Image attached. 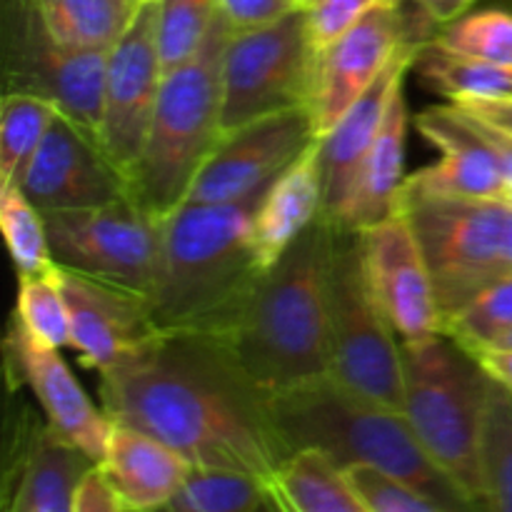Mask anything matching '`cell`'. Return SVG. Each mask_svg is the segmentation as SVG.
<instances>
[{
	"label": "cell",
	"mask_w": 512,
	"mask_h": 512,
	"mask_svg": "<svg viewBox=\"0 0 512 512\" xmlns=\"http://www.w3.org/2000/svg\"><path fill=\"white\" fill-rule=\"evenodd\" d=\"M480 473L488 510L512 512V393L493 380L480 428Z\"/></svg>",
	"instance_id": "cell-30"
},
{
	"label": "cell",
	"mask_w": 512,
	"mask_h": 512,
	"mask_svg": "<svg viewBox=\"0 0 512 512\" xmlns=\"http://www.w3.org/2000/svg\"><path fill=\"white\" fill-rule=\"evenodd\" d=\"M20 190L40 213H60L128 198L133 183L105 153L98 135L58 113L25 168Z\"/></svg>",
	"instance_id": "cell-14"
},
{
	"label": "cell",
	"mask_w": 512,
	"mask_h": 512,
	"mask_svg": "<svg viewBox=\"0 0 512 512\" xmlns=\"http://www.w3.org/2000/svg\"><path fill=\"white\" fill-rule=\"evenodd\" d=\"M318 140L313 110L293 108L265 115L223 135L185 203H230L268 188L310 143Z\"/></svg>",
	"instance_id": "cell-13"
},
{
	"label": "cell",
	"mask_w": 512,
	"mask_h": 512,
	"mask_svg": "<svg viewBox=\"0 0 512 512\" xmlns=\"http://www.w3.org/2000/svg\"><path fill=\"white\" fill-rule=\"evenodd\" d=\"M5 350H8L10 375L35 395L45 420L63 438H68L95 463H100L108 450L115 423L105 410L95 408L68 365L58 358V350L35 340L15 315Z\"/></svg>",
	"instance_id": "cell-18"
},
{
	"label": "cell",
	"mask_w": 512,
	"mask_h": 512,
	"mask_svg": "<svg viewBox=\"0 0 512 512\" xmlns=\"http://www.w3.org/2000/svg\"><path fill=\"white\" fill-rule=\"evenodd\" d=\"M100 465L125 510H165L193 470V463L168 443L120 423L113 425Z\"/></svg>",
	"instance_id": "cell-23"
},
{
	"label": "cell",
	"mask_w": 512,
	"mask_h": 512,
	"mask_svg": "<svg viewBox=\"0 0 512 512\" xmlns=\"http://www.w3.org/2000/svg\"><path fill=\"white\" fill-rule=\"evenodd\" d=\"M268 408L290 453L318 448L343 470L358 463L378 465L408 480L440 512L475 510L425 453L405 413L355 393L333 373L270 395Z\"/></svg>",
	"instance_id": "cell-4"
},
{
	"label": "cell",
	"mask_w": 512,
	"mask_h": 512,
	"mask_svg": "<svg viewBox=\"0 0 512 512\" xmlns=\"http://www.w3.org/2000/svg\"><path fill=\"white\" fill-rule=\"evenodd\" d=\"M405 43V20L398 0H378L353 28L320 48L310 105L318 135L328 133L343 118Z\"/></svg>",
	"instance_id": "cell-16"
},
{
	"label": "cell",
	"mask_w": 512,
	"mask_h": 512,
	"mask_svg": "<svg viewBox=\"0 0 512 512\" xmlns=\"http://www.w3.org/2000/svg\"><path fill=\"white\" fill-rule=\"evenodd\" d=\"M450 105H453V103H450ZM460 113H463L465 118L470 120V125H473V128H475V133H478L480 138H483L485 143L490 145V150H493V153L498 155V160H500V165H503L505 175H508L510 190H512V135L503 133V130H498V128H493V125L483 123V120L473 118V115H468V113H465V110H460Z\"/></svg>",
	"instance_id": "cell-40"
},
{
	"label": "cell",
	"mask_w": 512,
	"mask_h": 512,
	"mask_svg": "<svg viewBox=\"0 0 512 512\" xmlns=\"http://www.w3.org/2000/svg\"><path fill=\"white\" fill-rule=\"evenodd\" d=\"M133 3H135V5H140V3H148V0H133Z\"/></svg>",
	"instance_id": "cell-43"
},
{
	"label": "cell",
	"mask_w": 512,
	"mask_h": 512,
	"mask_svg": "<svg viewBox=\"0 0 512 512\" xmlns=\"http://www.w3.org/2000/svg\"><path fill=\"white\" fill-rule=\"evenodd\" d=\"M435 40L458 55L512 65V15L503 10L460 15Z\"/></svg>",
	"instance_id": "cell-35"
},
{
	"label": "cell",
	"mask_w": 512,
	"mask_h": 512,
	"mask_svg": "<svg viewBox=\"0 0 512 512\" xmlns=\"http://www.w3.org/2000/svg\"><path fill=\"white\" fill-rule=\"evenodd\" d=\"M512 330V275L480 290L443 323V333L470 353L493 348Z\"/></svg>",
	"instance_id": "cell-33"
},
{
	"label": "cell",
	"mask_w": 512,
	"mask_h": 512,
	"mask_svg": "<svg viewBox=\"0 0 512 512\" xmlns=\"http://www.w3.org/2000/svg\"><path fill=\"white\" fill-rule=\"evenodd\" d=\"M410 110L405 88L400 85L390 100L388 115L383 120L373 148L365 155L358 170L348 200L338 218L333 220L335 228L363 230L380 225L383 220L400 213V193L405 185V143H408Z\"/></svg>",
	"instance_id": "cell-22"
},
{
	"label": "cell",
	"mask_w": 512,
	"mask_h": 512,
	"mask_svg": "<svg viewBox=\"0 0 512 512\" xmlns=\"http://www.w3.org/2000/svg\"><path fill=\"white\" fill-rule=\"evenodd\" d=\"M165 510L173 512H255L278 510L268 480L238 468L193 465Z\"/></svg>",
	"instance_id": "cell-27"
},
{
	"label": "cell",
	"mask_w": 512,
	"mask_h": 512,
	"mask_svg": "<svg viewBox=\"0 0 512 512\" xmlns=\"http://www.w3.org/2000/svg\"><path fill=\"white\" fill-rule=\"evenodd\" d=\"M60 110L35 93H3L0 108V183L20 185L25 168Z\"/></svg>",
	"instance_id": "cell-29"
},
{
	"label": "cell",
	"mask_w": 512,
	"mask_h": 512,
	"mask_svg": "<svg viewBox=\"0 0 512 512\" xmlns=\"http://www.w3.org/2000/svg\"><path fill=\"white\" fill-rule=\"evenodd\" d=\"M73 348L83 363L108 373L160 333L150 300L133 290L60 268Z\"/></svg>",
	"instance_id": "cell-17"
},
{
	"label": "cell",
	"mask_w": 512,
	"mask_h": 512,
	"mask_svg": "<svg viewBox=\"0 0 512 512\" xmlns=\"http://www.w3.org/2000/svg\"><path fill=\"white\" fill-rule=\"evenodd\" d=\"M420 133L443 158L418 173L408 175L403 198H505L510 180L498 155L475 133L470 120L455 105L430 108L415 118Z\"/></svg>",
	"instance_id": "cell-20"
},
{
	"label": "cell",
	"mask_w": 512,
	"mask_h": 512,
	"mask_svg": "<svg viewBox=\"0 0 512 512\" xmlns=\"http://www.w3.org/2000/svg\"><path fill=\"white\" fill-rule=\"evenodd\" d=\"M330 320H333V375L355 393L403 413V343L370 288L363 240L335 228L330 263Z\"/></svg>",
	"instance_id": "cell-9"
},
{
	"label": "cell",
	"mask_w": 512,
	"mask_h": 512,
	"mask_svg": "<svg viewBox=\"0 0 512 512\" xmlns=\"http://www.w3.org/2000/svg\"><path fill=\"white\" fill-rule=\"evenodd\" d=\"M0 228H3L18 278L45 275L58 268L50 250L43 213L30 203L20 185L0 183Z\"/></svg>",
	"instance_id": "cell-31"
},
{
	"label": "cell",
	"mask_w": 512,
	"mask_h": 512,
	"mask_svg": "<svg viewBox=\"0 0 512 512\" xmlns=\"http://www.w3.org/2000/svg\"><path fill=\"white\" fill-rule=\"evenodd\" d=\"M400 210L423 245L443 323L473 295L512 275L508 198H403Z\"/></svg>",
	"instance_id": "cell-7"
},
{
	"label": "cell",
	"mask_w": 512,
	"mask_h": 512,
	"mask_svg": "<svg viewBox=\"0 0 512 512\" xmlns=\"http://www.w3.org/2000/svg\"><path fill=\"white\" fill-rule=\"evenodd\" d=\"M218 13V0H158L155 40L163 75L183 68L198 55Z\"/></svg>",
	"instance_id": "cell-32"
},
{
	"label": "cell",
	"mask_w": 512,
	"mask_h": 512,
	"mask_svg": "<svg viewBox=\"0 0 512 512\" xmlns=\"http://www.w3.org/2000/svg\"><path fill=\"white\" fill-rule=\"evenodd\" d=\"M108 50L70 48L45 25L35 0H10L5 13V93L48 98L70 120L98 135Z\"/></svg>",
	"instance_id": "cell-11"
},
{
	"label": "cell",
	"mask_w": 512,
	"mask_h": 512,
	"mask_svg": "<svg viewBox=\"0 0 512 512\" xmlns=\"http://www.w3.org/2000/svg\"><path fill=\"white\" fill-rule=\"evenodd\" d=\"M125 505L118 490L110 483L103 465L95 463L88 473L80 478L73 495V512H123Z\"/></svg>",
	"instance_id": "cell-39"
},
{
	"label": "cell",
	"mask_w": 512,
	"mask_h": 512,
	"mask_svg": "<svg viewBox=\"0 0 512 512\" xmlns=\"http://www.w3.org/2000/svg\"><path fill=\"white\" fill-rule=\"evenodd\" d=\"M468 3H470V5H473V3H475V0H468Z\"/></svg>",
	"instance_id": "cell-46"
},
{
	"label": "cell",
	"mask_w": 512,
	"mask_h": 512,
	"mask_svg": "<svg viewBox=\"0 0 512 512\" xmlns=\"http://www.w3.org/2000/svg\"><path fill=\"white\" fill-rule=\"evenodd\" d=\"M50 250L60 268L150 300L163 268V220L128 195L83 210L43 213Z\"/></svg>",
	"instance_id": "cell-10"
},
{
	"label": "cell",
	"mask_w": 512,
	"mask_h": 512,
	"mask_svg": "<svg viewBox=\"0 0 512 512\" xmlns=\"http://www.w3.org/2000/svg\"><path fill=\"white\" fill-rule=\"evenodd\" d=\"M218 5L233 30H250L283 18L303 3L300 0H218Z\"/></svg>",
	"instance_id": "cell-38"
},
{
	"label": "cell",
	"mask_w": 512,
	"mask_h": 512,
	"mask_svg": "<svg viewBox=\"0 0 512 512\" xmlns=\"http://www.w3.org/2000/svg\"><path fill=\"white\" fill-rule=\"evenodd\" d=\"M100 400L113 423L163 440L193 465L238 468L270 485L290 455L268 395L215 335L160 330L100 373Z\"/></svg>",
	"instance_id": "cell-1"
},
{
	"label": "cell",
	"mask_w": 512,
	"mask_h": 512,
	"mask_svg": "<svg viewBox=\"0 0 512 512\" xmlns=\"http://www.w3.org/2000/svg\"><path fill=\"white\" fill-rule=\"evenodd\" d=\"M318 53L305 5L260 28L233 30L223 55V135L265 115L310 108Z\"/></svg>",
	"instance_id": "cell-8"
},
{
	"label": "cell",
	"mask_w": 512,
	"mask_h": 512,
	"mask_svg": "<svg viewBox=\"0 0 512 512\" xmlns=\"http://www.w3.org/2000/svg\"><path fill=\"white\" fill-rule=\"evenodd\" d=\"M158 0L135 8L125 33L108 50L98 140L113 163L133 183L135 165L143 155L158 105L163 68H160L158 40H155Z\"/></svg>",
	"instance_id": "cell-12"
},
{
	"label": "cell",
	"mask_w": 512,
	"mask_h": 512,
	"mask_svg": "<svg viewBox=\"0 0 512 512\" xmlns=\"http://www.w3.org/2000/svg\"><path fill=\"white\" fill-rule=\"evenodd\" d=\"M360 240L370 288L400 343H425L443 333L433 275L408 215L400 210L363 230Z\"/></svg>",
	"instance_id": "cell-15"
},
{
	"label": "cell",
	"mask_w": 512,
	"mask_h": 512,
	"mask_svg": "<svg viewBox=\"0 0 512 512\" xmlns=\"http://www.w3.org/2000/svg\"><path fill=\"white\" fill-rule=\"evenodd\" d=\"M280 512H365L345 470L318 448L293 450L270 478Z\"/></svg>",
	"instance_id": "cell-25"
},
{
	"label": "cell",
	"mask_w": 512,
	"mask_h": 512,
	"mask_svg": "<svg viewBox=\"0 0 512 512\" xmlns=\"http://www.w3.org/2000/svg\"><path fill=\"white\" fill-rule=\"evenodd\" d=\"M375 3L378 0H310L305 8H308L310 35L318 50L353 28Z\"/></svg>",
	"instance_id": "cell-37"
},
{
	"label": "cell",
	"mask_w": 512,
	"mask_h": 512,
	"mask_svg": "<svg viewBox=\"0 0 512 512\" xmlns=\"http://www.w3.org/2000/svg\"><path fill=\"white\" fill-rule=\"evenodd\" d=\"M423 40L405 43L375 83L345 110L343 118L320 135V168H323V215L333 223L348 200L365 155L373 148L388 115L395 90L405 83L415 53Z\"/></svg>",
	"instance_id": "cell-21"
},
{
	"label": "cell",
	"mask_w": 512,
	"mask_h": 512,
	"mask_svg": "<svg viewBox=\"0 0 512 512\" xmlns=\"http://www.w3.org/2000/svg\"><path fill=\"white\" fill-rule=\"evenodd\" d=\"M15 318L40 343L60 350L73 345L70 333V310L60 280V265L53 273L25 275L18 278V305Z\"/></svg>",
	"instance_id": "cell-34"
},
{
	"label": "cell",
	"mask_w": 512,
	"mask_h": 512,
	"mask_svg": "<svg viewBox=\"0 0 512 512\" xmlns=\"http://www.w3.org/2000/svg\"><path fill=\"white\" fill-rule=\"evenodd\" d=\"M233 25L215 18L198 55L165 75L143 155L133 173V195L165 220L188 200L195 175L223 140V55Z\"/></svg>",
	"instance_id": "cell-5"
},
{
	"label": "cell",
	"mask_w": 512,
	"mask_h": 512,
	"mask_svg": "<svg viewBox=\"0 0 512 512\" xmlns=\"http://www.w3.org/2000/svg\"><path fill=\"white\" fill-rule=\"evenodd\" d=\"M420 3H428V0H420Z\"/></svg>",
	"instance_id": "cell-47"
},
{
	"label": "cell",
	"mask_w": 512,
	"mask_h": 512,
	"mask_svg": "<svg viewBox=\"0 0 512 512\" xmlns=\"http://www.w3.org/2000/svg\"><path fill=\"white\" fill-rule=\"evenodd\" d=\"M485 368V373L512 393V348H485L473 353Z\"/></svg>",
	"instance_id": "cell-41"
},
{
	"label": "cell",
	"mask_w": 512,
	"mask_h": 512,
	"mask_svg": "<svg viewBox=\"0 0 512 512\" xmlns=\"http://www.w3.org/2000/svg\"><path fill=\"white\" fill-rule=\"evenodd\" d=\"M403 370V413L415 438L475 510H488L480 428L493 378L470 350L445 333L403 345Z\"/></svg>",
	"instance_id": "cell-6"
},
{
	"label": "cell",
	"mask_w": 512,
	"mask_h": 512,
	"mask_svg": "<svg viewBox=\"0 0 512 512\" xmlns=\"http://www.w3.org/2000/svg\"><path fill=\"white\" fill-rule=\"evenodd\" d=\"M95 465L90 455L30 410L18 418L5 453V512H73L80 478Z\"/></svg>",
	"instance_id": "cell-19"
},
{
	"label": "cell",
	"mask_w": 512,
	"mask_h": 512,
	"mask_svg": "<svg viewBox=\"0 0 512 512\" xmlns=\"http://www.w3.org/2000/svg\"><path fill=\"white\" fill-rule=\"evenodd\" d=\"M265 190L230 203H183L163 220V268L150 295L160 330L228 333L265 270L255 250Z\"/></svg>",
	"instance_id": "cell-3"
},
{
	"label": "cell",
	"mask_w": 512,
	"mask_h": 512,
	"mask_svg": "<svg viewBox=\"0 0 512 512\" xmlns=\"http://www.w3.org/2000/svg\"><path fill=\"white\" fill-rule=\"evenodd\" d=\"M505 198H508V200H510V203H512V190H510V193H508V195H505Z\"/></svg>",
	"instance_id": "cell-44"
},
{
	"label": "cell",
	"mask_w": 512,
	"mask_h": 512,
	"mask_svg": "<svg viewBox=\"0 0 512 512\" xmlns=\"http://www.w3.org/2000/svg\"><path fill=\"white\" fill-rule=\"evenodd\" d=\"M350 488L365 512H440L418 488L378 465L358 463L345 468Z\"/></svg>",
	"instance_id": "cell-36"
},
{
	"label": "cell",
	"mask_w": 512,
	"mask_h": 512,
	"mask_svg": "<svg viewBox=\"0 0 512 512\" xmlns=\"http://www.w3.org/2000/svg\"><path fill=\"white\" fill-rule=\"evenodd\" d=\"M493 348H512V330L508 335H503V338H500Z\"/></svg>",
	"instance_id": "cell-42"
},
{
	"label": "cell",
	"mask_w": 512,
	"mask_h": 512,
	"mask_svg": "<svg viewBox=\"0 0 512 512\" xmlns=\"http://www.w3.org/2000/svg\"><path fill=\"white\" fill-rule=\"evenodd\" d=\"M413 68L428 88L450 100L512 98V65L458 55L435 38L418 45Z\"/></svg>",
	"instance_id": "cell-26"
},
{
	"label": "cell",
	"mask_w": 512,
	"mask_h": 512,
	"mask_svg": "<svg viewBox=\"0 0 512 512\" xmlns=\"http://www.w3.org/2000/svg\"><path fill=\"white\" fill-rule=\"evenodd\" d=\"M300 3H303V5H308V3H310V0H300Z\"/></svg>",
	"instance_id": "cell-45"
},
{
	"label": "cell",
	"mask_w": 512,
	"mask_h": 512,
	"mask_svg": "<svg viewBox=\"0 0 512 512\" xmlns=\"http://www.w3.org/2000/svg\"><path fill=\"white\" fill-rule=\"evenodd\" d=\"M335 225L320 215L255 283L220 335L265 395L333 373L330 263Z\"/></svg>",
	"instance_id": "cell-2"
},
{
	"label": "cell",
	"mask_w": 512,
	"mask_h": 512,
	"mask_svg": "<svg viewBox=\"0 0 512 512\" xmlns=\"http://www.w3.org/2000/svg\"><path fill=\"white\" fill-rule=\"evenodd\" d=\"M323 215L320 135L265 190L255 213V250L265 270Z\"/></svg>",
	"instance_id": "cell-24"
},
{
	"label": "cell",
	"mask_w": 512,
	"mask_h": 512,
	"mask_svg": "<svg viewBox=\"0 0 512 512\" xmlns=\"http://www.w3.org/2000/svg\"><path fill=\"white\" fill-rule=\"evenodd\" d=\"M45 25L70 48L110 50L138 5L133 0H35Z\"/></svg>",
	"instance_id": "cell-28"
}]
</instances>
